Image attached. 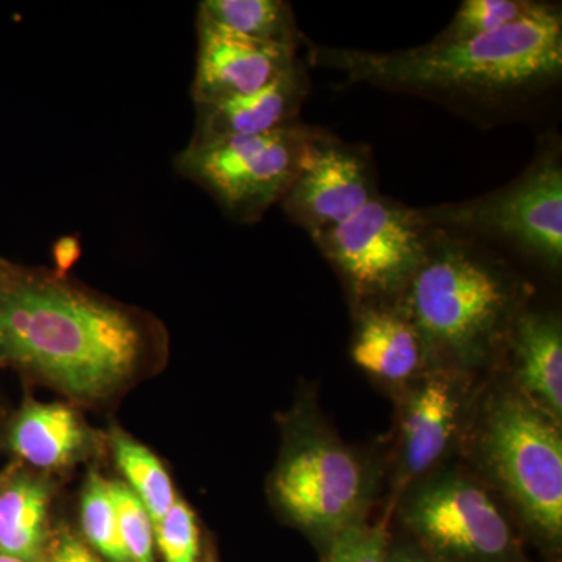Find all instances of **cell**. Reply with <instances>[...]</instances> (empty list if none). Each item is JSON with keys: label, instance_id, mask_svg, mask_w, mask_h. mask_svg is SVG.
<instances>
[{"label": "cell", "instance_id": "52a82bcc", "mask_svg": "<svg viewBox=\"0 0 562 562\" xmlns=\"http://www.w3.org/2000/svg\"><path fill=\"white\" fill-rule=\"evenodd\" d=\"M409 539L442 562H528L497 503L461 472L439 473L406 498Z\"/></svg>", "mask_w": 562, "mask_h": 562}, {"label": "cell", "instance_id": "e0dca14e", "mask_svg": "<svg viewBox=\"0 0 562 562\" xmlns=\"http://www.w3.org/2000/svg\"><path fill=\"white\" fill-rule=\"evenodd\" d=\"M50 486L31 473H16L0 486V553L36 562L46 549Z\"/></svg>", "mask_w": 562, "mask_h": 562}, {"label": "cell", "instance_id": "f1b7e54d", "mask_svg": "<svg viewBox=\"0 0 562 562\" xmlns=\"http://www.w3.org/2000/svg\"><path fill=\"white\" fill-rule=\"evenodd\" d=\"M5 265H7V261L2 260V258H0V271H2L3 268H5Z\"/></svg>", "mask_w": 562, "mask_h": 562}, {"label": "cell", "instance_id": "30bf717a", "mask_svg": "<svg viewBox=\"0 0 562 562\" xmlns=\"http://www.w3.org/2000/svg\"><path fill=\"white\" fill-rule=\"evenodd\" d=\"M379 195L368 149L316 128L297 177L280 203L314 241Z\"/></svg>", "mask_w": 562, "mask_h": 562}, {"label": "cell", "instance_id": "83f0119b", "mask_svg": "<svg viewBox=\"0 0 562 562\" xmlns=\"http://www.w3.org/2000/svg\"><path fill=\"white\" fill-rule=\"evenodd\" d=\"M0 562H27L21 558L11 557V554L0 553Z\"/></svg>", "mask_w": 562, "mask_h": 562}, {"label": "cell", "instance_id": "4fadbf2b", "mask_svg": "<svg viewBox=\"0 0 562 562\" xmlns=\"http://www.w3.org/2000/svg\"><path fill=\"white\" fill-rule=\"evenodd\" d=\"M460 392L449 376L435 373L409 394L402 414V471L424 475L452 441L460 414Z\"/></svg>", "mask_w": 562, "mask_h": 562}, {"label": "cell", "instance_id": "d4e9b609", "mask_svg": "<svg viewBox=\"0 0 562 562\" xmlns=\"http://www.w3.org/2000/svg\"><path fill=\"white\" fill-rule=\"evenodd\" d=\"M46 562H102L90 547L68 530L58 532L47 549Z\"/></svg>", "mask_w": 562, "mask_h": 562}, {"label": "cell", "instance_id": "d6986e66", "mask_svg": "<svg viewBox=\"0 0 562 562\" xmlns=\"http://www.w3.org/2000/svg\"><path fill=\"white\" fill-rule=\"evenodd\" d=\"M111 449L117 468L131 483L133 494L146 506L154 525H157L177 501L171 476L165 465L147 447L121 431H114L111 436Z\"/></svg>", "mask_w": 562, "mask_h": 562}, {"label": "cell", "instance_id": "ac0fdd59", "mask_svg": "<svg viewBox=\"0 0 562 562\" xmlns=\"http://www.w3.org/2000/svg\"><path fill=\"white\" fill-rule=\"evenodd\" d=\"M198 20L273 46L297 49L302 40L294 11L283 0H205L199 5Z\"/></svg>", "mask_w": 562, "mask_h": 562}, {"label": "cell", "instance_id": "2e32d148", "mask_svg": "<svg viewBox=\"0 0 562 562\" xmlns=\"http://www.w3.org/2000/svg\"><path fill=\"white\" fill-rule=\"evenodd\" d=\"M9 442L33 468L61 469L83 457L90 435L69 406L31 402L11 425Z\"/></svg>", "mask_w": 562, "mask_h": 562}, {"label": "cell", "instance_id": "9c48e42d", "mask_svg": "<svg viewBox=\"0 0 562 562\" xmlns=\"http://www.w3.org/2000/svg\"><path fill=\"white\" fill-rule=\"evenodd\" d=\"M283 513L321 552L362 517L369 495L364 464L330 432L305 431L281 460L272 484Z\"/></svg>", "mask_w": 562, "mask_h": 562}, {"label": "cell", "instance_id": "ba28073f", "mask_svg": "<svg viewBox=\"0 0 562 562\" xmlns=\"http://www.w3.org/2000/svg\"><path fill=\"white\" fill-rule=\"evenodd\" d=\"M430 233L417 210L379 195L314 243L358 302L383 301L405 294Z\"/></svg>", "mask_w": 562, "mask_h": 562}, {"label": "cell", "instance_id": "4dcf8cb0", "mask_svg": "<svg viewBox=\"0 0 562 562\" xmlns=\"http://www.w3.org/2000/svg\"><path fill=\"white\" fill-rule=\"evenodd\" d=\"M0 486H2V480H0Z\"/></svg>", "mask_w": 562, "mask_h": 562}, {"label": "cell", "instance_id": "484cf974", "mask_svg": "<svg viewBox=\"0 0 562 562\" xmlns=\"http://www.w3.org/2000/svg\"><path fill=\"white\" fill-rule=\"evenodd\" d=\"M384 562H442L436 560L430 553L420 549L412 539L405 541H394L391 536L390 546H387L386 558Z\"/></svg>", "mask_w": 562, "mask_h": 562}, {"label": "cell", "instance_id": "5b68a950", "mask_svg": "<svg viewBox=\"0 0 562 562\" xmlns=\"http://www.w3.org/2000/svg\"><path fill=\"white\" fill-rule=\"evenodd\" d=\"M314 132L299 121L261 135L190 140L177 155L176 169L209 192L233 221L251 224L283 201Z\"/></svg>", "mask_w": 562, "mask_h": 562}, {"label": "cell", "instance_id": "277c9868", "mask_svg": "<svg viewBox=\"0 0 562 562\" xmlns=\"http://www.w3.org/2000/svg\"><path fill=\"white\" fill-rule=\"evenodd\" d=\"M480 449L492 479L532 538L557 557L562 543V438L557 420L528 398L501 395L487 409Z\"/></svg>", "mask_w": 562, "mask_h": 562}, {"label": "cell", "instance_id": "7c38bea8", "mask_svg": "<svg viewBox=\"0 0 562 562\" xmlns=\"http://www.w3.org/2000/svg\"><path fill=\"white\" fill-rule=\"evenodd\" d=\"M308 92V70L299 60L261 90L195 105V131L191 140L199 143L279 131L299 122Z\"/></svg>", "mask_w": 562, "mask_h": 562}, {"label": "cell", "instance_id": "ffe728a7", "mask_svg": "<svg viewBox=\"0 0 562 562\" xmlns=\"http://www.w3.org/2000/svg\"><path fill=\"white\" fill-rule=\"evenodd\" d=\"M80 517L81 530L94 552L110 562H131L122 543L113 487L99 473L88 476L81 492Z\"/></svg>", "mask_w": 562, "mask_h": 562}, {"label": "cell", "instance_id": "5bb4252c", "mask_svg": "<svg viewBox=\"0 0 562 562\" xmlns=\"http://www.w3.org/2000/svg\"><path fill=\"white\" fill-rule=\"evenodd\" d=\"M427 355L424 339L402 310L371 306L362 312L351 358L366 372L386 382H405Z\"/></svg>", "mask_w": 562, "mask_h": 562}, {"label": "cell", "instance_id": "7402d4cb", "mask_svg": "<svg viewBox=\"0 0 562 562\" xmlns=\"http://www.w3.org/2000/svg\"><path fill=\"white\" fill-rule=\"evenodd\" d=\"M111 487H113L117 516H120L122 543H124L128 560L131 562H155L154 520L147 513L146 506L125 484L111 482Z\"/></svg>", "mask_w": 562, "mask_h": 562}, {"label": "cell", "instance_id": "cb8c5ba5", "mask_svg": "<svg viewBox=\"0 0 562 562\" xmlns=\"http://www.w3.org/2000/svg\"><path fill=\"white\" fill-rule=\"evenodd\" d=\"M390 541L386 522L369 524L361 519L322 550V562H384Z\"/></svg>", "mask_w": 562, "mask_h": 562}, {"label": "cell", "instance_id": "8992f818", "mask_svg": "<svg viewBox=\"0 0 562 562\" xmlns=\"http://www.w3.org/2000/svg\"><path fill=\"white\" fill-rule=\"evenodd\" d=\"M422 224L479 233L519 247L550 268L562 260V166L557 146L542 150L513 183L472 201L417 210Z\"/></svg>", "mask_w": 562, "mask_h": 562}, {"label": "cell", "instance_id": "7a4b0ae2", "mask_svg": "<svg viewBox=\"0 0 562 562\" xmlns=\"http://www.w3.org/2000/svg\"><path fill=\"white\" fill-rule=\"evenodd\" d=\"M316 65L342 70L350 81L450 101L497 103L552 87L562 72L561 9H536L502 31L413 49L366 52L314 46Z\"/></svg>", "mask_w": 562, "mask_h": 562}, {"label": "cell", "instance_id": "603a6c76", "mask_svg": "<svg viewBox=\"0 0 562 562\" xmlns=\"http://www.w3.org/2000/svg\"><path fill=\"white\" fill-rule=\"evenodd\" d=\"M155 543L165 562H199L201 538L195 514L177 498L168 514L154 525Z\"/></svg>", "mask_w": 562, "mask_h": 562}, {"label": "cell", "instance_id": "8fae6325", "mask_svg": "<svg viewBox=\"0 0 562 562\" xmlns=\"http://www.w3.org/2000/svg\"><path fill=\"white\" fill-rule=\"evenodd\" d=\"M194 105L250 94L272 83L299 61L297 49L257 43L198 20Z\"/></svg>", "mask_w": 562, "mask_h": 562}, {"label": "cell", "instance_id": "44dd1931", "mask_svg": "<svg viewBox=\"0 0 562 562\" xmlns=\"http://www.w3.org/2000/svg\"><path fill=\"white\" fill-rule=\"evenodd\" d=\"M530 0H465L435 43H457L508 27L536 9Z\"/></svg>", "mask_w": 562, "mask_h": 562}, {"label": "cell", "instance_id": "9a60e30c", "mask_svg": "<svg viewBox=\"0 0 562 562\" xmlns=\"http://www.w3.org/2000/svg\"><path fill=\"white\" fill-rule=\"evenodd\" d=\"M517 376L528 401L560 420L562 414V328L554 314L525 313L513 322Z\"/></svg>", "mask_w": 562, "mask_h": 562}, {"label": "cell", "instance_id": "4316f807", "mask_svg": "<svg viewBox=\"0 0 562 562\" xmlns=\"http://www.w3.org/2000/svg\"><path fill=\"white\" fill-rule=\"evenodd\" d=\"M55 262H57V273L66 276L70 266L80 257L79 241L74 238H63L61 241L55 244Z\"/></svg>", "mask_w": 562, "mask_h": 562}, {"label": "cell", "instance_id": "f546056e", "mask_svg": "<svg viewBox=\"0 0 562 562\" xmlns=\"http://www.w3.org/2000/svg\"><path fill=\"white\" fill-rule=\"evenodd\" d=\"M206 562H216V560H214L213 557H209V560H206Z\"/></svg>", "mask_w": 562, "mask_h": 562}, {"label": "cell", "instance_id": "6da1fadb", "mask_svg": "<svg viewBox=\"0 0 562 562\" xmlns=\"http://www.w3.org/2000/svg\"><path fill=\"white\" fill-rule=\"evenodd\" d=\"M138 314L57 272L0 271V361L70 397L98 401L132 379L150 347Z\"/></svg>", "mask_w": 562, "mask_h": 562}, {"label": "cell", "instance_id": "3957f363", "mask_svg": "<svg viewBox=\"0 0 562 562\" xmlns=\"http://www.w3.org/2000/svg\"><path fill=\"white\" fill-rule=\"evenodd\" d=\"M508 281L473 244L431 228L427 255L403 294L402 312L428 351L480 360L512 317Z\"/></svg>", "mask_w": 562, "mask_h": 562}]
</instances>
